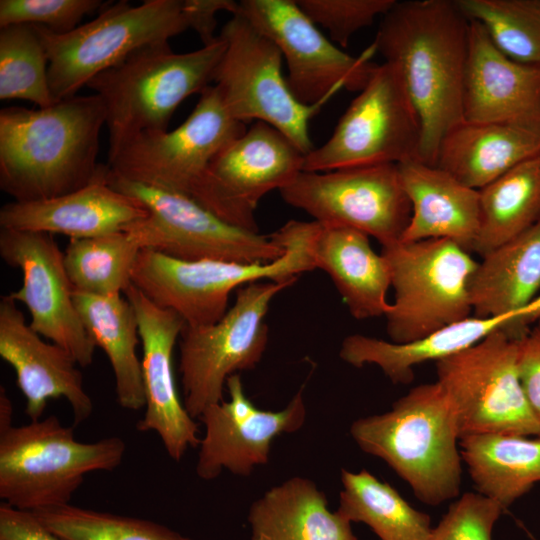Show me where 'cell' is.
Wrapping results in <instances>:
<instances>
[{"instance_id":"obj_1","label":"cell","mask_w":540,"mask_h":540,"mask_svg":"<svg viewBox=\"0 0 540 540\" xmlns=\"http://www.w3.org/2000/svg\"><path fill=\"white\" fill-rule=\"evenodd\" d=\"M373 45L418 115V160L435 165L442 138L464 120L470 19L456 0L396 1L382 17Z\"/></svg>"},{"instance_id":"obj_2","label":"cell","mask_w":540,"mask_h":540,"mask_svg":"<svg viewBox=\"0 0 540 540\" xmlns=\"http://www.w3.org/2000/svg\"><path fill=\"white\" fill-rule=\"evenodd\" d=\"M106 110L97 94L75 95L46 108L0 110V188L17 202L59 197L99 172Z\"/></svg>"},{"instance_id":"obj_3","label":"cell","mask_w":540,"mask_h":540,"mask_svg":"<svg viewBox=\"0 0 540 540\" xmlns=\"http://www.w3.org/2000/svg\"><path fill=\"white\" fill-rule=\"evenodd\" d=\"M349 432L363 452L383 460L421 502L437 506L458 497L460 437L437 381L412 388L385 413L358 418Z\"/></svg>"},{"instance_id":"obj_4","label":"cell","mask_w":540,"mask_h":540,"mask_svg":"<svg viewBox=\"0 0 540 540\" xmlns=\"http://www.w3.org/2000/svg\"><path fill=\"white\" fill-rule=\"evenodd\" d=\"M317 221L290 220L273 232L284 254L267 263L186 261L142 249L131 283L157 306L179 315L188 327L215 324L228 310L230 294L257 281H288L315 268L312 244Z\"/></svg>"},{"instance_id":"obj_5","label":"cell","mask_w":540,"mask_h":540,"mask_svg":"<svg viewBox=\"0 0 540 540\" xmlns=\"http://www.w3.org/2000/svg\"><path fill=\"white\" fill-rule=\"evenodd\" d=\"M225 48L220 37L185 53L169 43L148 45L95 76L87 87L106 110L108 161L136 136L166 131L177 107L213 82Z\"/></svg>"},{"instance_id":"obj_6","label":"cell","mask_w":540,"mask_h":540,"mask_svg":"<svg viewBox=\"0 0 540 540\" xmlns=\"http://www.w3.org/2000/svg\"><path fill=\"white\" fill-rule=\"evenodd\" d=\"M125 452L117 436L78 441L55 415L0 428V498L27 512L68 504L87 474L114 470Z\"/></svg>"},{"instance_id":"obj_7","label":"cell","mask_w":540,"mask_h":540,"mask_svg":"<svg viewBox=\"0 0 540 540\" xmlns=\"http://www.w3.org/2000/svg\"><path fill=\"white\" fill-rule=\"evenodd\" d=\"M37 26V25H36ZM56 102L73 97L98 74L148 45L169 43L189 29L183 0L109 1L90 22L56 34L38 26Z\"/></svg>"},{"instance_id":"obj_8","label":"cell","mask_w":540,"mask_h":540,"mask_svg":"<svg viewBox=\"0 0 540 540\" xmlns=\"http://www.w3.org/2000/svg\"><path fill=\"white\" fill-rule=\"evenodd\" d=\"M394 302L386 317L391 342L409 343L471 316L469 283L478 262L450 239L382 247Z\"/></svg>"},{"instance_id":"obj_9","label":"cell","mask_w":540,"mask_h":540,"mask_svg":"<svg viewBox=\"0 0 540 540\" xmlns=\"http://www.w3.org/2000/svg\"><path fill=\"white\" fill-rule=\"evenodd\" d=\"M520 340L497 330L435 362L437 382L450 404L460 439L486 433L540 437V421L520 380Z\"/></svg>"},{"instance_id":"obj_10","label":"cell","mask_w":540,"mask_h":540,"mask_svg":"<svg viewBox=\"0 0 540 540\" xmlns=\"http://www.w3.org/2000/svg\"><path fill=\"white\" fill-rule=\"evenodd\" d=\"M297 279L257 281L237 290L233 305L215 324L185 326L179 342L183 404L194 419L224 400L227 379L252 370L268 344L270 303Z\"/></svg>"},{"instance_id":"obj_11","label":"cell","mask_w":540,"mask_h":540,"mask_svg":"<svg viewBox=\"0 0 540 540\" xmlns=\"http://www.w3.org/2000/svg\"><path fill=\"white\" fill-rule=\"evenodd\" d=\"M219 37L226 48L213 82L230 114L243 124L267 123L304 155L311 152L309 122L322 104L308 106L295 98L282 73L279 48L239 13Z\"/></svg>"},{"instance_id":"obj_12","label":"cell","mask_w":540,"mask_h":540,"mask_svg":"<svg viewBox=\"0 0 540 540\" xmlns=\"http://www.w3.org/2000/svg\"><path fill=\"white\" fill-rule=\"evenodd\" d=\"M109 183L136 198L148 216L127 230L147 249L186 260L267 263L280 258L284 247L274 233L261 235L234 227L188 195L127 181L110 173Z\"/></svg>"},{"instance_id":"obj_13","label":"cell","mask_w":540,"mask_h":540,"mask_svg":"<svg viewBox=\"0 0 540 540\" xmlns=\"http://www.w3.org/2000/svg\"><path fill=\"white\" fill-rule=\"evenodd\" d=\"M421 127L397 74L376 65L331 137L304 155L303 171L326 172L418 159Z\"/></svg>"},{"instance_id":"obj_14","label":"cell","mask_w":540,"mask_h":540,"mask_svg":"<svg viewBox=\"0 0 540 540\" xmlns=\"http://www.w3.org/2000/svg\"><path fill=\"white\" fill-rule=\"evenodd\" d=\"M246 130L217 87L209 85L182 124L136 136L108 161L109 170L127 181L191 197L214 157Z\"/></svg>"},{"instance_id":"obj_15","label":"cell","mask_w":540,"mask_h":540,"mask_svg":"<svg viewBox=\"0 0 540 540\" xmlns=\"http://www.w3.org/2000/svg\"><path fill=\"white\" fill-rule=\"evenodd\" d=\"M280 194L314 221L359 230L382 247L400 241L412 214L397 164L302 171Z\"/></svg>"},{"instance_id":"obj_16","label":"cell","mask_w":540,"mask_h":540,"mask_svg":"<svg viewBox=\"0 0 540 540\" xmlns=\"http://www.w3.org/2000/svg\"><path fill=\"white\" fill-rule=\"evenodd\" d=\"M304 154L279 130L254 122L210 162L191 198L224 222L258 232L255 211L268 192L302 172Z\"/></svg>"},{"instance_id":"obj_17","label":"cell","mask_w":540,"mask_h":540,"mask_svg":"<svg viewBox=\"0 0 540 540\" xmlns=\"http://www.w3.org/2000/svg\"><path fill=\"white\" fill-rule=\"evenodd\" d=\"M235 13L271 39L285 58L288 86L304 105L325 104L335 92H360L376 64L372 45L353 57L327 39L296 0H241Z\"/></svg>"},{"instance_id":"obj_18","label":"cell","mask_w":540,"mask_h":540,"mask_svg":"<svg viewBox=\"0 0 540 540\" xmlns=\"http://www.w3.org/2000/svg\"><path fill=\"white\" fill-rule=\"evenodd\" d=\"M0 256L22 272V286L9 296L26 306L31 328L65 349L81 367L91 365L96 346L76 309L64 253L51 234L1 229Z\"/></svg>"},{"instance_id":"obj_19","label":"cell","mask_w":540,"mask_h":540,"mask_svg":"<svg viewBox=\"0 0 540 540\" xmlns=\"http://www.w3.org/2000/svg\"><path fill=\"white\" fill-rule=\"evenodd\" d=\"M229 400L206 408L199 416L204 425L195 471L205 481L216 479L224 470L248 476L270 459L273 440L291 434L306 420L304 386L281 410L259 409L246 396L239 374L226 381Z\"/></svg>"},{"instance_id":"obj_20","label":"cell","mask_w":540,"mask_h":540,"mask_svg":"<svg viewBox=\"0 0 540 540\" xmlns=\"http://www.w3.org/2000/svg\"><path fill=\"white\" fill-rule=\"evenodd\" d=\"M124 296L133 306L142 346V379L145 411L136 427L154 432L168 456L179 462L189 448L199 446L198 424L179 398L174 372L173 351L186 324L175 312L150 301L131 284Z\"/></svg>"},{"instance_id":"obj_21","label":"cell","mask_w":540,"mask_h":540,"mask_svg":"<svg viewBox=\"0 0 540 540\" xmlns=\"http://www.w3.org/2000/svg\"><path fill=\"white\" fill-rule=\"evenodd\" d=\"M0 356L15 371L30 421L41 419L48 401L58 398L69 403L74 426L92 415L81 366L62 347L43 341L9 294L0 299Z\"/></svg>"},{"instance_id":"obj_22","label":"cell","mask_w":540,"mask_h":540,"mask_svg":"<svg viewBox=\"0 0 540 540\" xmlns=\"http://www.w3.org/2000/svg\"><path fill=\"white\" fill-rule=\"evenodd\" d=\"M108 164L101 165L86 186L68 194L31 202L12 201L0 209L1 229L91 238L126 231L148 216L136 198L108 181Z\"/></svg>"},{"instance_id":"obj_23","label":"cell","mask_w":540,"mask_h":540,"mask_svg":"<svg viewBox=\"0 0 540 540\" xmlns=\"http://www.w3.org/2000/svg\"><path fill=\"white\" fill-rule=\"evenodd\" d=\"M464 120L540 128V66L508 58L474 20H470Z\"/></svg>"},{"instance_id":"obj_24","label":"cell","mask_w":540,"mask_h":540,"mask_svg":"<svg viewBox=\"0 0 540 540\" xmlns=\"http://www.w3.org/2000/svg\"><path fill=\"white\" fill-rule=\"evenodd\" d=\"M412 214L400 242L450 239L473 251L479 230V191L435 165L411 159L397 164Z\"/></svg>"},{"instance_id":"obj_25","label":"cell","mask_w":540,"mask_h":540,"mask_svg":"<svg viewBox=\"0 0 540 540\" xmlns=\"http://www.w3.org/2000/svg\"><path fill=\"white\" fill-rule=\"evenodd\" d=\"M540 220L482 256L469 283L473 316H516L529 329L540 309Z\"/></svg>"},{"instance_id":"obj_26","label":"cell","mask_w":540,"mask_h":540,"mask_svg":"<svg viewBox=\"0 0 540 540\" xmlns=\"http://www.w3.org/2000/svg\"><path fill=\"white\" fill-rule=\"evenodd\" d=\"M497 330H505L516 338L526 332L516 316H470L409 343H394L352 334L342 341L339 356L357 368L364 365L378 366L393 384H409L414 379L415 366L459 353Z\"/></svg>"},{"instance_id":"obj_27","label":"cell","mask_w":540,"mask_h":540,"mask_svg":"<svg viewBox=\"0 0 540 540\" xmlns=\"http://www.w3.org/2000/svg\"><path fill=\"white\" fill-rule=\"evenodd\" d=\"M540 156V128L462 120L442 138L435 166L480 190L529 159Z\"/></svg>"},{"instance_id":"obj_28","label":"cell","mask_w":540,"mask_h":540,"mask_svg":"<svg viewBox=\"0 0 540 540\" xmlns=\"http://www.w3.org/2000/svg\"><path fill=\"white\" fill-rule=\"evenodd\" d=\"M316 269L325 271L358 320L385 316L390 304L388 263L371 247L369 236L359 230L321 224L312 244Z\"/></svg>"},{"instance_id":"obj_29","label":"cell","mask_w":540,"mask_h":540,"mask_svg":"<svg viewBox=\"0 0 540 540\" xmlns=\"http://www.w3.org/2000/svg\"><path fill=\"white\" fill-rule=\"evenodd\" d=\"M250 540H358L348 521L331 511L312 480L294 476L250 505Z\"/></svg>"},{"instance_id":"obj_30","label":"cell","mask_w":540,"mask_h":540,"mask_svg":"<svg viewBox=\"0 0 540 540\" xmlns=\"http://www.w3.org/2000/svg\"><path fill=\"white\" fill-rule=\"evenodd\" d=\"M74 303L82 323L96 347L106 354L112 367L118 404L127 410L145 407L140 343L136 312L122 295L102 297L74 292Z\"/></svg>"},{"instance_id":"obj_31","label":"cell","mask_w":540,"mask_h":540,"mask_svg":"<svg viewBox=\"0 0 540 540\" xmlns=\"http://www.w3.org/2000/svg\"><path fill=\"white\" fill-rule=\"evenodd\" d=\"M459 447L477 492L504 511L540 482V437L475 434L461 438Z\"/></svg>"},{"instance_id":"obj_32","label":"cell","mask_w":540,"mask_h":540,"mask_svg":"<svg viewBox=\"0 0 540 540\" xmlns=\"http://www.w3.org/2000/svg\"><path fill=\"white\" fill-rule=\"evenodd\" d=\"M478 191L480 219L473 252L482 257L540 220V156Z\"/></svg>"},{"instance_id":"obj_33","label":"cell","mask_w":540,"mask_h":540,"mask_svg":"<svg viewBox=\"0 0 540 540\" xmlns=\"http://www.w3.org/2000/svg\"><path fill=\"white\" fill-rule=\"evenodd\" d=\"M340 479L337 511L348 521L366 524L380 540H430V516L413 508L393 486L365 469H342Z\"/></svg>"},{"instance_id":"obj_34","label":"cell","mask_w":540,"mask_h":540,"mask_svg":"<svg viewBox=\"0 0 540 540\" xmlns=\"http://www.w3.org/2000/svg\"><path fill=\"white\" fill-rule=\"evenodd\" d=\"M141 247L128 230L91 238L70 239L64 264L74 292L118 296L132 284Z\"/></svg>"},{"instance_id":"obj_35","label":"cell","mask_w":540,"mask_h":540,"mask_svg":"<svg viewBox=\"0 0 540 540\" xmlns=\"http://www.w3.org/2000/svg\"><path fill=\"white\" fill-rule=\"evenodd\" d=\"M48 56L36 25L0 27V99H20L46 108L54 103Z\"/></svg>"},{"instance_id":"obj_36","label":"cell","mask_w":540,"mask_h":540,"mask_svg":"<svg viewBox=\"0 0 540 540\" xmlns=\"http://www.w3.org/2000/svg\"><path fill=\"white\" fill-rule=\"evenodd\" d=\"M508 58L540 66V0H456Z\"/></svg>"},{"instance_id":"obj_37","label":"cell","mask_w":540,"mask_h":540,"mask_svg":"<svg viewBox=\"0 0 540 540\" xmlns=\"http://www.w3.org/2000/svg\"><path fill=\"white\" fill-rule=\"evenodd\" d=\"M60 540H193L154 521L74 506L31 512Z\"/></svg>"},{"instance_id":"obj_38","label":"cell","mask_w":540,"mask_h":540,"mask_svg":"<svg viewBox=\"0 0 540 540\" xmlns=\"http://www.w3.org/2000/svg\"><path fill=\"white\" fill-rule=\"evenodd\" d=\"M107 3L101 0H1L0 27L30 24L65 34L80 26L86 15L101 11Z\"/></svg>"},{"instance_id":"obj_39","label":"cell","mask_w":540,"mask_h":540,"mask_svg":"<svg viewBox=\"0 0 540 540\" xmlns=\"http://www.w3.org/2000/svg\"><path fill=\"white\" fill-rule=\"evenodd\" d=\"M296 3L315 25L328 31L334 42L346 47L357 31L384 16L396 0H296Z\"/></svg>"},{"instance_id":"obj_40","label":"cell","mask_w":540,"mask_h":540,"mask_svg":"<svg viewBox=\"0 0 540 540\" xmlns=\"http://www.w3.org/2000/svg\"><path fill=\"white\" fill-rule=\"evenodd\" d=\"M504 512L478 492L464 493L433 527L430 540H492L495 523Z\"/></svg>"},{"instance_id":"obj_41","label":"cell","mask_w":540,"mask_h":540,"mask_svg":"<svg viewBox=\"0 0 540 540\" xmlns=\"http://www.w3.org/2000/svg\"><path fill=\"white\" fill-rule=\"evenodd\" d=\"M518 367L526 398L540 421V318L520 340Z\"/></svg>"},{"instance_id":"obj_42","label":"cell","mask_w":540,"mask_h":540,"mask_svg":"<svg viewBox=\"0 0 540 540\" xmlns=\"http://www.w3.org/2000/svg\"><path fill=\"white\" fill-rule=\"evenodd\" d=\"M238 2L232 0H183L184 12L189 23L203 42V46L216 42L219 36L214 35L219 11L232 14L237 9Z\"/></svg>"},{"instance_id":"obj_43","label":"cell","mask_w":540,"mask_h":540,"mask_svg":"<svg viewBox=\"0 0 540 540\" xmlns=\"http://www.w3.org/2000/svg\"><path fill=\"white\" fill-rule=\"evenodd\" d=\"M0 540H60L33 513L0 505Z\"/></svg>"},{"instance_id":"obj_44","label":"cell","mask_w":540,"mask_h":540,"mask_svg":"<svg viewBox=\"0 0 540 540\" xmlns=\"http://www.w3.org/2000/svg\"><path fill=\"white\" fill-rule=\"evenodd\" d=\"M13 406L6 392V389L0 387V428H5L12 424Z\"/></svg>"}]
</instances>
